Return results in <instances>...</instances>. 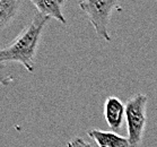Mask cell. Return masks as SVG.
<instances>
[{
  "instance_id": "cell-1",
  "label": "cell",
  "mask_w": 157,
  "mask_h": 147,
  "mask_svg": "<svg viewBox=\"0 0 157 147\" xmlns=\"http://www.w3.org/2000/svg\"><path fill=\"white\" fill-rule=\"evenodd\" d=\"M50 18L35 13L32 22L16 39L0 51V62H18L29 72H34V58L43 29Z\"/></svg>"
},
{
  "instance_id": "cell-2",
  "label": "cell",
  "mask_w": 157,
  "mask_h": 147,
  "mask_svg": "<svg viewBox=\"0 0 157 147\" xmlns=\"http://www.w3.org/2000/svg\"><path fill=\"white\" fill-rule=\"evenodd\" d=\"M147 102L145 94L133 95L125 103V121L128 129L129 147H140L147 121Z\"/></svg>"
},
{
  "instance_id": "cell-3",
  "label": "cell",
  "mask_w": 157,
  "mask_h": 147,
  "mask_svg": "<svg viewBox=\"0 0 157 147\" xmlns=\"http://www.w3.org/2000/svg\"><path fill=\"white\" fill-rule=\"evenodd\" d=\"M79 7L88 16L97 36L110 42L111 36L107 26L112 13L114 10H122L121 4L114 0H86L79 2Z\"/></svg>"
},
{
  "instance_id": "cell-4",
  "label": "cell",
  "mask_w": 157,
  "mask_h": 147,
  "mask_svg": "<svg viewBox=\"0 0 157 147\" xmlns=\"http://www.w3.org/2000/svg\"><path fill=\"white\" fill-rule=\"evenodd\" d=\"M104 118L112 131H118L125 119V104L117 96H109L104 102Z\"/></svg>"
},
{
  "instance_id": "cell-5",
  "label": "cell",
  "mask_w": 157,
  "mask_h": 147,
  "mask_svg": "<svg viewBox=\"0 0 157 147\" xmlns=\"http://www.w3.org/2000/svg\"><path fill=\"white\" fill-rule=\"evenodd\" d=\"M92 139L98 147H129L128 137H123L114 131H104V130L92 129L87 131Z\"/></svg>"
},
{
  "instance_id": "cell-6",
  "label": "cell",
  "mask_w": 157,
  "mask_h": 147,
  "mask_svg": "<svg viewBox=\"0 0 157 147\" xmlns=\"http://www.w3.org/2000/svg\"><path fill=\"white\" fill-rule=\"evenodd\" d=\"M32 4L37 9V13L48 18H54L62 24H67V19L62 13L64 0H32Z\"/></svg>"
},
{
  "instance_id": "cell-7",
  "label": "cell",
  "mask_w": 157,
  "mask_h": 147,
  "mask_svg": "<svg viewBox=\"0 0 157 147\" xmlns=\"http://www.w3.org/2000/svg\"><path fill=\"white\" fill-rule=\"evenodd\" d=\"M21 0H0V27L5 29L19 13Z\"/></svg>"
},
{
  "instance_id": "cell-8",
  "label": "cell",
  "mask_w": 157,
  "mask_h": 147,
  "mask_svg": "<svg viewBox=\"0 0 157 147\" xmlns=\"http://www.w3.org/2000/svg\"><path fill=\"white\" fill-rule=\"evenodd\" d=\"M68 147H93V145H90L82 137H75L68 141Z\"/></svg>"
}]
</instances>
